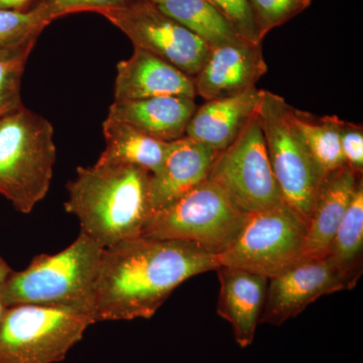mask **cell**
<instances>
[{"mask_svg":"<svg viewBox=\"0 0 363 363\" xmlns=\"http://www.w3.org/2000/svg\"><path fill=\"white\" fill-rule=\"evenodd\" d=\"M218 267L216 255L188 241L140 235L105 247L93 291V320L150 319L184 281Z\"/></svg>","mask_w":363,"mask_h":363,"instance_id":"obj_1","label":"cell"},{"mask_svg":"<svg viewBox=\"0 0 363 363\" xmlns=\"http://www.w3.org/2000/svg\"><path fill=\"white\" fill-rule=\"evenodd\" d=\"M150 179V172L135 166L78 167L67 184L65 210L104 248L138 238L152 217Z\"/></svg>","mask_w":363,"mask_h":363,"instance_id":"obj_2","label":"cell"},{"mask_svg":"<svg viewBox=\"0 0 363 363\" xmlns=\"http://www.w3.org/2000/svg\"><path fill=\"white\" fill-rule=\"evenodd\" d=\"M104 247L83 231L56 255H40L0 284L4 307L23 304L69 305L92 315L94 284ZM93 318V317H92Z\"/></svg>","mask_w":363,"mask_h":363,"instance_id":"obj_3","label":"cell"},{"mask_svg":"<svg viewBox=\"0 0 363 363\" xmlns=\"http://www.w3.org/2000/svg\"><path fill=\"white\" fill-rule=\"evenodd\" d=\"M57 150L52 123L25 105L0 118V195L28 214L44 200Z\"/></svg>","mask_w":363,"mask_h":363,"instance_id":"obj_4","label":"cell"},{"mask_svg":"<svg viewBox=\"0 0 363 363\" xmlns=\"http://www.w3.org/2000/svg\"><path fill=\"white\" fill-rule=\"evenodd\" d=\"M77 306L23 304L6 308L0 321V363H58L94 324Z\"/></svg>","mask_w":363,"mask_h":363,"instance_id":"obj_5","label":"cell"},{"mask_svg":"<svg viewBox=\"0 0 363 363\" xmlns=\"http://www.w3.org/2000/svg\"><path fill=\"white\" fill-rule=\"evenodd\" d=\"M248 214L207 179L152 215L142 235L188 241L218 257L233 245Z\"/></svg>","mask_w":363,"mask_h":363,"instance_id":"obj_6","label":"cell"},{"mask_svg":"<svg viewBox=\"0 0 363 363\" xmlns=\"http://www.w3.org/2000/svg\"><path fill=\"white\" fill-rule=\"evenodd\" d=\"M292 108L283 97L262 90L257 116L281 198L309 223L323 177L294 123Z\"/></svg>","mask_w":363,"mask_h":363,"instance_id":"obj_7","label":"cell"},{"mask_svg":"<svg viewBox=\"0 0 363 363\" xmlns=\"http://www.w3.org/2000/svg\"><path fill=\"white\" fill-rule=\"evenodd\" d=\"M307 233V221L285 202L250 213L233 245L217 257L219 267L274 278L302 259Z\"/></svg>","mask_w":363,"mask_h":363,"instance_id":"obj_8","label":"cell"},{"mask_svg":"<svg viewBox=\"0 0 363 363\" xmlns=\"http://www.w3.org/2000/svg\"><path fill=\"white\" fill-rule=\"evenodd\" d=\"M208 179L247 213L284 202L272 174L257 112L238 138L218 152Z\"/></svg>","mask_w":363,"mask_h":363,"instance_id":"obj_9","label":"cell"},{"mask_svg":"<svg viewBox=\"0 0 363 363\" xmlns=\"http://www.w3.org/2000/svg\"><path fill=\"white\" fill-rule=\"evenodd\" d=\"M100 16L121 30L133 47L159 57L190 77H196L209 55L207 44L150 0Z\"/></svg>","mask_w":363,"mask_h":363,"instance_id":"obj_10","label":"cell"},{"mask_svg":"<svg viewBox=\"0 0 363 363\" xmlns=\"http://www.w3.org/2000/svg\"><path fill=\"white\" fill-rule=\"evenodd\" d=\"M354 286L326 255L298 260L269 279L259 324L281 326L318 298Z\"/></svg>","mask_w":363,"mask_h":363,"instance_id":"obj_11","label":"cell"},{"mask_svg":"<svg viewBox=\"0 0 363 363\" xmlns=\"http://www.w3.org/2000/svg\"><path fill=\"white\" fill-rule=\"evenodd\" d=\"M267 72L262 44L243 40L210 48L194 78L196 95L205 101L236 96L255 87Z\"/></svg>","mask_w":363,"mask_h":363,"instance_id":"obj_12","label":"cell"},{"mask_svg":"<svg viewBox=\"0 0 363 363\" xmlns=\"http://www.w3.org/2000/svg\"><path fill=\"white\" fill-rule=\"evenodd\" d=\"M217 155L187 135L169 142L161 169L150 179L152 215L206 181Z\"/></svg>","mask_w":363,"mask_h":363,"instance_id":"obj_13","label":"cell"},{"mask_svg":"<svg viewBox=\"0 0 363 363\" xmlns=\"http://www.w3.org/2000/svg\"><path fill=\"white\" fill-rule=\"evenodd\" d=\"M162 96L195 98L194 78L159 57L135 48L130 58L117 64L114 100Z\"/></svg>","mask_w":363,"mask_h":363,"instance_id":"obj_14","label":"cell"},{"mask_svg":"<svg viewBox=\"0 0 363 363\" xmlns=\"http://www.w3.org/2000/svg\"><path fill=\"white\" fill-rule=\"evenodd\" d=\"M220 281L217 313L233 328L241 348L252 345L266 301L269 279L233 267L216 269Z\"/></svg>","mask_w":363,"mask_h":363,"instance_id":"obj_15","label":"cell"},{"mask_svg":"<svg viewBox=\"0 0 363 363\" xmlns=\"http://www.w3.org/2000/svg\"><path fill=\"white\" fill-rule=\"evenodd\" d=\"M362 179V173L346 164L322 179L308 223L302 259L326 255Z\"/></svg>","mask_w":363,"mask_h":363,"instance_id":"obj_16","label":"cell"},{"mask_svg":"<svg viewBox=\"0 0 363 363\" xmlns=\"http://www.w3.org/2000/svg\"><path fill=\"white\" fill-rule=\"evenodd\" d=\"M262 90L253 87L236 96L205 101L196 108L186 135L216 152L228 147L257 114Z\"/></svg>","mask_w":363,"mask_h":363,"instance_id":"obj_17","label":"cell"},{"mask_svg":"<svg viewBox=\"0 0 363 363\" xmlns=\"http://www.w3.org/2000/svg\"><path fill=\"white\" fill-rule=\"evenodd\" d=\"M197 108L194 98L162 96L138 100H114L108 117L133 126L162 142L186 135L191 117Z\"/></svg>","mask_w":363,"mask_h":363,"instance_id":"obj_18","label":"cell"},{"mask_svg":"<svg viewBox=\"0 0 363 363\" xmlns=\"http://www.w3.org/2000/svg\"><path fill=\"white\" fill-rule=\"evenodd\" d=\"M102 128L106 147L96 164L138 167L152 175L161 169L169 143L108 116Z\"/></svg>","mask_w":363,"mask_h":363,"instance_id":"obj_19","label":"cell"},{"mask_svg":"<svg viewBox=\"0 0 363 363\" xmlns=\"http://www.w3.org/2000/svg\"><path fill=\"white\" fill-rule=\"evenodd\" d=\"M155 4L209 48L245 40L209 0H159Z\"/></svg>","mask_w":363,"mask_h":363,"instance_id":"obj_20","label":"cell"},{"mask_svg":"<svg viewBox=\"0 0 363 363\" xmlns=\"http://www.w3.org/2000/svg\"><path fill=\"white\" fill-rule=\"evenodd\" d=\"M363 253V179L358 183L354 195L343 220L341 221L326 255L334 266L357 285L362 274Z\"/></svg>","mask_w":363,"mask_h":363,"instance_id":"obj_21","label":"cell"},{"mask_svg":"<svg viewBox=\"0 0 363 363\" xmlns=\"http://www.w3.org/2000/svg\"><path fill=\"white\" fill-rule=\"evenodd\" d=\"M293 121L321 176L345 164L339 136V117L317 116L293 107Z\"/></svg>","mask_w":363,"mask_h":363,"instance_id":"obj_22","label":"cell"},{"mask_svg":"<svg viewBox=\"0 0 363 363\" xmlns=\"http://www.w3.org/2000/svg\"><path fill=\"white\" fill-rule=\"evenodd\" d=\"M49 25L35 9L28 11L0 9V52L13 51L35 44Z\"/></svg>","mask_w":363,"mask_h":363,"instance_id":"obj_23","label":"cell"},{"mask_svg":"<svg viewBox=\"0 0 363 363\" xmlns=\"http://www.w3.org/2000/svg\"><path fill=\"white\" fill-rule=\"evenodd\" d=\"M35 44L13 51L0 52V118L23 106L21 79Z\"/></svg>","mask_w":363,"mask_h":363,"instance_id":"obj_24","label":"cell"},{"mask_svg":"<svg viewBox=\"0 0 363 363\" xmlns=\"http://www.w3.org/2000/svg\"><path fill=\"white\" fill-rule=\"evenodd\" d=\"M313 0H250L259 39L285 25L311 6Z\"/></svg>","mask_w":363,"mask_h":363,"instance_id":"obj_25","label":"cell"},{"mask_svg":"<svg viewBox=\"0 0 363 363\" xmlns=\"http://www.w3.org/2000/svg\"><path fill=\"white\" fill-rule=\"evenodd\" d=\"M143 0H40L33 9L49 23L72 13L93 11L101 13L113 9H125Z\"/></svg>","mask_w":363,"mask_h":363,"instance_id":"obj_26","label":"cell"},{"mask_svg":"<svg viewBox=\"0 0 363 363\" xmlns=\"http://www.w3.org/2000/svg\"><path fill=\"white\" fill-rule=\"evenodd\" d=\"M238 33L255 44H262L259 39L255 16L250 0H209Z\"/></svg>","mask_w":363,"mask_h":363,"instance_id":"obj_27","label":"cell"},{"mask_svg":"<svg viewBox=\"0 0 363 363\" xmlns=\"http://www.w3.org/2000/svg\"><path fill=\"white\" fill-rule=\"evenodd\" d=\"M339 136L344 162L358 173L363 172V128L362 124L339 119Z\"/></svg>","mask_w":363,"mask_h":363,"instance_id":"obj_28","label":"cell"},{"mask_svg":"<svg viewBox=\"0 0 363 363\" xmlns=\"http://www.w3.org/2000/svg\"><path fill=\"white\" fill-rule=\"evenodd\" d=\"M40 0H0V9L14 11H28Z\"/></svg>","mask_w":363,"mask_h":363,"instance_id":"obj_29","label":"cell"},{"mask_svg":"<svg viewBox=\"0 0 363 363\" xmlns=\"http://www.w3.org/2000/svg\"><path fill=\"white\" fill-rule=\"evenodd\" d=\"M13 272L11 266H9L6 260L4 259V257L0 255V284L6 281V279L13 274Z\"/></svg>","mask_w":363,"mask_h":363,"instance_id":"obj_30","label":"cell"},{"mask_svg":"<svg viewBox=\"0 0 363 363\" xmlns=\"http://www.w3.org/2000/svg\"><path fill=\"white\" fill-rule=\"evenodd\" d=\"M4 310H6V307L0 303V321H1L2 315H4Z\"/></svg>","mask_w":363,"mask_h":363,"instance_id":"obj_31","label":"cell"},{"mask_svg":"<svg viewBox=\"0 0 363 363\" xmlns=\"http://www.w3.org/2000/svg\"><path fill=\"white\" fill-rule=\"evenodd\" d=\"M150 1L154 2V4H157L159 0H150Z\"/></svg>","mask_w":363,"mask_h":363,"instance_id":"obj_32","label":"cell"}]
</instances>
